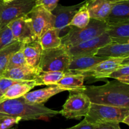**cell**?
Instances as JSON below:
<instances>
[{"mask_svg": "<svg viewBox=\"0 0 129 129\" xmlns=\"http://www.w3.org/2000/svg\"><path fill=\"white\" fill-rule=\"evenodd\" d=\"M83 92L91 103L129 108V85L117 80L102 85L86 86Z\"/></svg>", "mask_w": 129, "mask_h": 129, "instance_id": "cell-1", "label": "cell"}, {"mask_svg": "<svg viewBox=\"0 0 129 129\" xmlns=\"http://www.w3.org/2000/svg\"><path fill=\"white\" fill-rule=\"evenodd\" d=\"M0 114L21 121L53 117L60 114V111L52 110L44 104L29 103L21 96L18 98L0 100Z\"/></svg>", "mask_w": 129, "mask_h": 129, "instance_id": "cell-2", "label": "cell"}, {"mask_svg": "<svg viewBox=\"0 0 129 129\" xmlns=\"http://www.w3.org/2000/svg\"><path fill=\"white\" fill-rule=\"evenodd\" d=\"M107 29V24L105 22L90 19L88 25L84 28L70 26L68 33L60 37L61 42L67 48L74 46L102 35L105 32Z\"/></svg>", "mask_w": 129, "mask_h": 129, "instance_id": "cell-3", "label": "cell"}, {"mask_svg": "<svg viewBox=\"0 0 129 129\" xmlns=\"http://www.w3.org/2000/svg\"><path fill=\"white\" fill-rule=\"evenodd\" d=\"M71 59L68 48L62 44L57 48L43 50L38 67L42 72L59 71L68 73Z\"/></svg>", "mask_w": 129, "mask_h": 129, "instance_id": "cell-4", "label": "cell"}, {"mask_svg": "<svg viewBox=\"0 0 129 129\" xmlns=\"http://www.w3.org/2000/svg\"><path fill=\"white\" fill-rule=\"evenodd\" d=\"M129 115L128 108L116 107L107 105L91 104L90 108L84 119L91 124L104 123H122Z\"/></svg>", "mask_w": 129, "mask_h": 129, "instance_id": "cell-5", "label": "cell"}, {"mask_svg": "<svg viewBox=\"0 0 129 129\" xmlns=\"http://www.w3.org/2000/svg\"><path fill=\"white\" fill-rule=\"evenodd\" d=\"M91 101L83 91H71L60 114L67 119L79 120L88 114Z\"/></svg>", "mask_w": 129, "mask_h": 129, "instance_id": "cell-6", "label": "cell"}, {"mask_svg": "<svg viewBox=\"0 0 129 129\" xmlns=\"http://www.w3.org/2000/svg\"><path fill=\"white\" fill-rule=\"evenodd\" d=\"M35 6V0H15L3 2L0 0V30L11 21L28 15Z\"/></svg>", "mask_w": 129, "mask_h": 129, "instance_id": "cell-7", "label": "cell"}, {"mask_svg": "<svg viewBox=\"0 0 129 129\" xmlns=\"http://www.w3.org/2000/svg\"><path fill=\"white\" fill-rule=\"evenodd\" d=\"M129 63V58H107L89 68L80 71L69 72L82 75L84 77H92L96 79L108 78V75L122 64Z\"/></svg>", "mask_w": 129, "mask_h": 129, "instance_id": "cell-8", "label": "cell"}, {"mask_svg": "<svg viewBox=\"0 0 129 129\" xmlns=\"http://www.w3.org/2000/svg\"><path fill=\"white\" fill-rule=\"evenodd\" d=\"M112 42V40L106 32L91 39L83 42L74 46L68 48L71 58L87 56H95L98 49Z\"/></svg>", "mask_w": 129, "mask_h": 129, "instance_id": "cell-9", "label": "cell"}, {"mask_svg": "<svg viewBox=\"0 0 129 129\" xmlns=\"http://www.w3.org/2000/svg\"><path fill=\"white\" fill-rule=\"evenodd\" d=\"M33 29L38 39L49 29L54 27V16L41 6L35 5L28 13Z\"/></svg>", "mask_w": 129, "mask_h": 129, "instance_id": "cell-10", "label": "cell"}, {"mask_svg": "<svg viewBox=\"0 0 129 129\" xmlns=\"http://www.w3.org/2000/svg\"><path fill=\"white\" fill-rule=\"evenodd\" d=\"M8 26L15 40L22 44H27L38 39L33 29L31 19L28 15L13 20Z\"/></svg>", "mask_w": 129, "mask_h": 129, "instance_id": "cell-11", "label": "cell"}, {"mask_svg": "<svg viewBox=\"0 0 129 129\" xmlns=\"http://www.w3.org/2000/svg\"><path fill=\"white\" fill-rule=\"evenodd\" d=\"M85 3V1L73 6H62L58 3L56 7L51 11L54 16V27L60 32L69 30V23L79 8Z\"/></svg>", "mask_w": 129, "mask_h": 129, "instance_id": "cell-12", "label": "cell"}, {"mask_svg": "<svg viewBox=\"0 0 129 129\" xmlns=\"http://www.w3.org/2000/svg\"><path fill=\"white\" fill-rule=\"evenodd\" d=\"M41 72L39 67H32L25 64L22 67L6 70L2 73L0 77L29 82L36 80Z\"/></svg>", "mask_w": 129, "mask_h": 129, "instance_id": "cell-13", "label": "cell"}, {"mask_svg": "<svg viewBox=\"0 0 129 129\" xmlns=\"http://www.w3.org/2000/svg\"><path fill=\"white\" fill-rule=\"evenodd\" d=\"M96 55L105 58H129V43L112 42L98 49Z\"/></svg>", "mask_w": 129, "mask_h": 129, "instance_id": "cell-14", "label": "cell"}, {"mask_svg": "<svg viewBox=\"0 0 129 129\" xmlns=\"http://www.w3.org/2000/svg\"><path fill=\"white\" fill-rule=\"evenodd\" d=\"M86 3L91 19L105 22L114 3L106 0H86Z\"/></svg>", "mask_w": 129, "mask_h": 129, "instance_id": "cell-15", "label": "cell"}, {"mask_svg": "<svg viewBox=\"0 0 129 129\" xmlns=\"http://www.w3.org/2000/svg\"><path fill=\"white\" fill-rule=\"evenodd\" d=\"M64 90L57 85H51L46 88L28 92L22 96L26 102L29 103L44 104L51 97L58 93L63 92Z\"/></svg>", "mask_w": 129, "mask_h": 129, "instance_id": "cell-16", "label": "cell"}, {"mask_svg": "<svg viewBox=\"0 0 129 129\" xmlns=\"http://www.w3.org/2000/svg\"><path fill=\"white\" fill-rule=\"evenodd\" d=\"M105 22L107 24L129 22V0L114 3Z\"/></svg>", "mask_w": 129, "mask_h": 129, "instance_id": "cell-17", "label": "cell"}, {"mask_svg": "<svg viewBox=\"0 0 129 129\" xmlns=\"http://www.w3.org/2000/svg\"><path fill=\"white\" fill-rule=\"evenodd\" d=\"M105 32L113 42L129 43V22L107 24Z\"/></svg>", "mask_w": 129, "mask_h": 129, "instance_id": "cell-18", "label": "cell"}, {"mask_svg": "<svg viewBox=\"0 0 129 129\" xmlns=\"http://www.w3.org/2000/svg\"><path fill=\"white\" fill-rule=\"evenodd\" d=\"M85 77L82 75L72 72L66 73V75L55 84L64 91H83L86 86L84 85Z\"/></svg>", "mask_w": 129, "mask_h": 129, "instance_id": "cell-19", "label": "cell"}, {"mask_svg": "<svg viewBox=\"0 0 129 129\" xmlns=\"http://www.w3.org/2000/svg\"><path fill=\"white\" fill-rule=\"evenodd\" d=\"M43 49L38 39L23 44V53L26 64L32 67L39 66Z\"/></svg>", "mask_w": 129, "mask_h": 129, "instance_id": "cell-20", "label": "cell"}, {"mask_svg": "<svg viewBox=\"0 0 129 129\" xmlns=\"http://www.w3.org/2000/svg\"><path fill=\"white\" fill-rule=\"evenodd\" d=\"M35 86H37L35 80L29 81V82L25 81V82L16 83L9 87L4 92L0 100L18 98L28 92Z\"/></svg>", "mask_w": 129, "mask_h": 129, "instance_id": "cell-21", "label": "cell"}, {"mask_svg": "<svg viewBox=\"0 0 129 129\" xmlns=\"http://www.w3.org/2000/svg\"><path fill=\"white\" fill-rule=\"evenodd\" d=\"M106 59L107 58L98 56L96 55L71 58L68 70L69 72L84 70Z\"/></svg>", "mask_w": 129, "mask_h": 129, "instance_id": "cell-22", "label": "cell"}, {"mask_svg": "<svg viewBox=\"0 0 129 129\" xmlns=\"http://www.w3.org/2000/svg\"><path fill=\"white\" fill-rule=\"evenodd\" d=\"M60 31L55 27L47 30L38 40H39L43 50L59 47L62 44Z\"/></svg>", "mask_w": 129, "mask_h": 129, "instance_id": "cell-23", "label": "cell"}, {"mask_svg": "<svg viewBox=\"0 0 129 129\" xmlns=\"http://www.w3.org/2000/svg\"><path fill=\"white\" fill-rule=\"evenodd\" d=\"M22 45V43L16 40L0 50V77L6 69L10 57L18 51Z\"/></svg>", "mask_w": 129, "mask_h": 129, "instance_id": "cell-24", "label": "cell"}, {"mask_svg": "<svg viewBox=\"0 0 129 129\" xmlns=\"http://www.w3.org/2000/svg\"><path fill=\"white\" fill-rule=\"evenodd\" d=\"M86 0L85 3L79 8L74 16L72 18L71 21L69 23V27L73 26L77 28H84L88 25L90 21V16L88 12L86 6Z\"/></svg>", "mask_w": 129, "mask_h": 129, "instance_id": "cell-25", "label": "cell"}, {"mask_svg": "<svg viewBox=\"0 0 129 129\" xmlns=\"http://www.w3.org/2000/svg\"><path fill=\"white\" fill-rule=\"evenodd\" d=\"M66 75L65 72L54 71V72H41L36 81L38 85H55L57 83Z\"/></svg>", "mask_w": 129, "mask_h": 129, "instance_id": "cell-26", "label": "cell"}, {"mask_svg": "<svg viewBox=\"0 0 129 129\" xmlns=\"http://www.w3.org/2000/svg\"><path fill=\"white\" fill-rule=\"evenodd\" d=\"M25 64H26V60H25V56H24L23 44L20 49L16 52H15L10 57V59H9L8 62L7 63L5 70L13 69V68H17V67H22V66L25 65Z\"/></svg>", "mask_w": 129, "mask_h": 129, "instance_id": "cell-27", "label": "cell"}, {"mask_svg": "<svg viewBox=\"0 0 129 129\" xmlns=\"http://www.w3.org/2000/svg\"><path fill=\"white\" fill-rule=\"evenodd\" d=\"M108 78L117 80L122 83L129 85V63L122 64L108 75Z\"/></svg>", "mask_w": 129, "mask_h": 129, "instance_id": "cell-28", "label": "cell"}, {"mask_svg": "<svg viewBox=\"0 0 129 129\" xmlns=\"http://www.w3.org/2000/svg\"><path fill=\"white\" fill-rule=\"evenodd\" d=\"M15 41L16 40L8 25L0 30V50Z\"/></svg>", "mask_w": 129, "mask_h": 129, "instance_id": "cell-29", "label": "cell"}, {"mask_svg": "<svg viewBox=\"0 0 129 129\" xmlns=\"http://www.w3.org/2000/svg\"><path fill=\"white\" fill-rule=\"evenodd\" d=\"M59 0H35V5L41 6L51 12L59 3Z\"/></svg>", "mask_w": 129, "mask_h": 129, "instance_id": "cell-30", "label": "cell"}, {"mask_svg": "<svg viewBox=\"0 0 129 129\" xmlns=\"http://www.w3.org/2000/svg\"><path fill=\"white\" fill-rule=\"evenodd\" d=\"M22 82H25V81L16 80L11 79V78L0 77V90L2 91L3 93H4L10 87Z\"/></svg>", "mask_w": 129, "mask_h": 129, "instance_id": "cell-31", "label": "cell"}, {"mask_svg": "<svg viewBox=\"0 0 129 129\" xmlns=\"http://www.w3.org/2000/svg\"><path fill=\"white\" fill-rule=\"evenodd\" d=\"M20 120L14 118L8 117L0 114V125L8 128L14 127L15 124L18 123Z\"/></svg>", "mask_w": 129, "mask_h": 129, "instance_id": "cell-32", "label": "cell"}, {"mask_svg": "<svg viewBox=\"0 0 129 129\" xmlns=\"http://www.w3.org/2000/svg\"><path fill=\"white\" fill-rule=\"evenodd\" d=\"M97 125H96V124L89 123L84 118V120H82L80 123L77 124L76 125H74L70 128L63 129H95Z\"/></svg>", "mask_w": 129, "mask_h": 129, "instance_id": "cell-33", "label": "cell"}, {"mask_svg": "<svg viewBox=\"0 0 129 129\" xmlns=\"http://www.w3.org/2000/svg\"><path fill=\"white\" fill-rule=\"evenodd\" d=\"M95 129H121L118 123H104L98 124Z\"/></svg>", "mask_w": 129, "mask_h": 129, "instance_id": "cell-34", "label": "cell"}, {"mask_svg": "<svg viewBox=\"0 0 129 129\" xmlns=\"http://www.w3.org/2000/svg\"><path fill=\"white\" fill-rule=\"evenodd\" d=\"M122 123H125L126 125H129V115L128 116H126V117L123 119V120L122 121Z\"/></svg>", "mask_w": 129, "mask_h": 129, "instance_id": "cell-35", "label": "cell"}, {"mask_svg": "<svg viewBox=\"0 0 129 129\" xmlns=\"http://www.w3.org/2000/svg\"><path fill=\"white\" fill-rule=\"evenodd\" d=\"M107 1H109L111 3H116L118 2V1H125V0H106Z\"/></svg>", "mask_w": 129, "mask_h": 129, "instance_id": "cell-36", "label": "cell"}, {"mask_svg": "<svg viewBox=\"0 0 129 129\" xmlns=\"http://www.w3.org/2000/svg\"><path fill=\"white\" fill-rule=\"evenodd\" d=\"M9 128H8V127H6V126H1V125H0V129H9Z\"/></svg>", "mask_w": 129, "mask_h": 129, "instance_id": "cell-37", "label": "cell"}, {"mask_svg": "<svg viewBox=\"0 0 129 129\" xmlns=\"http://www.w3.org/2000/svg\"><path fill=\"white\" fill-rule=\"evenodd\" d=\"M3 2H10V1H15V0H2Z\"/></svg>", "mask_w": 129, "mask_h": 129, "instance_id": "cell-38", "label": "cell"}, {"mask_svg": "<svg viewBox=\"0 0 129 129\" xmlns=\"http://www.w3.org/2000/svg\"><path fill=\"white\" fill-rule=\"evenodd\" d=\"M3 94V93L2 91H1V90H0V99H1V97H2Z\"/></svg>", "mask_w": 129, "mask_h": 129, "instance_id": "cell-39", "label": "cell"}, {"mask_svg": "<svg viewBox=\"0 0 129 129\" xmlns=\"http://www.w3.org/2000/svg\"><path fill=\"white\" fill-rule=\"evenodd\" d=\"M9 129H14V127H12V128H9Z\"/></svg>", "mask_w": 129, "mask_h": 129, "instance_id": "cell-40", "label": "cell"}]
</instances>
